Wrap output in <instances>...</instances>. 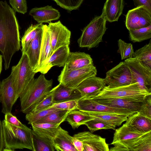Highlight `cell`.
Instances as JSON below:
<instances>
[{"mask_svg": "<svg viewBox=\"0 0 151 151\" xmlns=\"http://www.w3.org/2000/svg\"><path fill=\"white\" fill-rule=\"evenodd\" d=\"M32 127L45 129H51L59 127L60 124L50 123H34L31 124Z\"/></svg>", "mask_w": 151, "mask_h": 151, "instance_id": "ee69618b", "label": "cell"}, {"mask_svg": "<svg viewBox=\"0 0 151 151\" xmlns=\"http://www.w3.org/2000/svg\"><path fill=\"white\" fill-rule=\"evenodd\" d=\"M72 142L73 145L77 151H84L83 143L81 140L73 136Z\"/></svg>", "mask_w": 151, "mask_h": 151, "instance_id": "bcb514c9", "label": "cell"}, {"mask_svg": "<svg viewBox=\"0 0 151 151\" xmlns=\"http://www.w3.org/2000/svg\"><path fill=\"white\" fill-rule=\"evenodd\" d=\"M106 86L104 78L94 76L84 80L76 88L80 92L81 98L89 99L97 96Z\"/></svg>", "mask_w": 151, "mask_h": 151, "instance_id": "ac0fdd59", "label": "cell"}, {"mask_svg": "<svg viewBox=\"0 0 151 151\" xmlns=\"http://www.w3.org/2000/svg\"><path fill=\"white\" fill-rule=\"evenodd\" d=\"M106 20L103 14L96 17L82 31L78 40L81 47L88 50L96 47L102 41V37L107 29Z\"/></svg>", "mask_w": 151, "mask_h": 151, "instance_id": "277c9868", "label": "cell"}, {"mask_svg": "<svg viewBox=\"0 0 151 151\" xmlns=\"http://www.w3.org/2000/svg\"><path fill=\"white\" fill-rule=\"evenodd\" d=\"M4 144L2 132V122L0 119V151H3Z\"/></svg>", "mask_w": 151, "mask_h": 151, "instance_id": "7dc6e473", "label": "cell"}, {"mask_svg": "<svg viewBox=\"0 0 151 151\" xmlns=\"http://www.w3.org/2000/svg\"><path fill=\"white\" fill-rule=\"evenodd\" d=\"M97 69L93 65L78 69L67 70L64 68L58 76V80L64 86L75 88L83 81L96 76Z\"/></svg>", "mask_w": 151, "mask_h": 151, "instance_id": "ba28073f", "label": "cell"}, {"mask_svg": "<svg viewBox=\"0 0 151 151\" xmlns=\"http://www.w3.org/2000/svg\"><path fill=\"white\" fill-rule=\"evenodd\" d=\"M5 114L4 119L10 124L25 129L28 127L20 122L15 116L12 114L11 113H8Z\"/></svg>", "mask_w": 151, "mask_h": 151, "instance_id": "7bdbcfd3", "label": "cell"}, {"mask_svg": "<svg viewBox=\"0 0 151 151\" xmlns=\"http://www.w3.org/2000/svg\"><path fill=\"white\" fill-rule=\"evenodd\" d=\"M151 24V12L144 6L136 7L128 12L125 25L128 30L147 27Z\"/></svg>", "mask_w": 151, "mask_h": 151, "instance_id": "4fadbf2b", "label": "cell"}, {"mask_svg": "<svg viewBox=\"0 0 151 151\" xmlns=\"http://www.w3.org/2000/svg\"><path fill=\"white\" fill-rule=\"evenodd\" d=\"M53 83L52 79H47L43 74L33 79L19 97L21 111L30 112L52 89Z\"/></svg>", "mask_w": 151, "mask_h": 151, "instance_id": "3957f363", "label": "cell"}, {"mask_svg": "<svg viewBox=\"0 0 151 151\" xmlns=\"http://www.w3.org/2000/svg\"><path fill=\"white\" fill-rule=\"evenodd\" d=\"M125 123L139 132L146 133L151 131V119L140 115L137 112L129 116Z\"/></svg>", "mask_w": 151, "mask_h": 151, "instance_id": "484cf974", "label": "cell"}, {"mask_svg": "<svg viewBox=\"0 0 151 151\" xmlns=\"http://www.w3.org/2000/svg\"><path fill=\"white\" fill-rule=\"evenodd\" d=\"M60 7L69 11L77 9L83 0H53Z\"/></svg>", "mask_w": 151, "mask_h": 151, "instance_id": "f35d334b", "label": "cell"}, {"mask_svg": "<svg viewBox=\"0 0 151 151\" xmlns=\"http://www.w3.org/2000/svg\"><path fill=\"white\" fill-rule=\"evenodd\" d=\"M73 137L83 142L84 151H109V145L106 139L89 131L80 132Z\"/></svg>", "mask_w": 151, "mask_h": 151, "instance_id": "2e32d148", "label": "cell"}, {"mask_svg": "<svg viewBox=\"0 0 151 151\" xmlns=\"http://www.w3.org/2000/svg\"><path fill=\"white\" fill-rule=\"evenodd\" d=\"M70 111H71L68 110H58L35 123H50L61 124L65 121L66 117Z\"/></svg>", "mask_w": 151, "mask_h": 151, "instance_id": "836d02e7", "label": "cell"}, {"mask_svg": "<svg viewBox=\"0 0 151 151\" xmlns=\"http://www.w3.org/2000/svg\"><path fill=\"white\" fill-rule=\"evenodd\" d=\"M93 119L86 112L76 109L71 111L69 113L65 120L73 129H75Z\"/></svg>", "mask_w": 151, "mask_h": 151, "instance_id": "f546056e", "label": "cell"}, {"mask_svg": "<svg viewBox=\"0 0 151 151\" xmlns=\"http://www.w3.org/2000/svg\"><path fill=\"white\" fill-rule=\"evenodd\" d=\"M47 27L51 45V55L58 48L69 46L71 32L60 21L54 23L50 22Z\"/></svg>", "mask_w": 151, "mask_h": 151, "instance_id": "8fae6325", "label": "cell"}, {"mask_svg": "<svg viewBox=\"0 0 151 151\" xmlns=\"http://www.w3.org/2000/svg\"><path fill=\"white\" fill-rule=\"evenodd\" d=\"M145 133L135 130L125 123L122 126L115 129L113 140L111 144L114 146L109 149V151H125L129 143Z\"/></svg>", "mask_w": 151, "mask_h": 151, "instance_id": "5bb4252c", "label": "cell"}, {"mask_svg": "<svg viewBox=\"0 0 151 151\" xmlns=\"http://www.w3.org/2000/svg\"><path fill=\"white\" fill-rule=\"evenodd\" d=\"M77 109L88 112L113 113L131 115L136 112L129 110L112 108L100 104L91 99L81 98L78 101Z\"/></svg>", "mask_w": 151, "mask_h": 151, "instance_id": "e0dca14e", "label": "cell"}, {"mask_svg": "<svg viewBox=\"0 0 151 151\" xmlns=\"http://www.w3.org/2000/svg\"><path fill=\"white\" fill-rule=\"evenodd\" d=\"M29 14L38 23L48 22L58 19L60 16L58 11L51 6L35 7L29 12Z\"/></svg>", "mask_w": 151, "mask_h": 151, "instance_id": "44dd1931", "label": "cell"}, {"mask_svg": "<svg viewBox=\"0 0 151 151\" xmlns=\"http://www.w3.org/2000/svg\"><path fill=\"white\" fill-rule=\"evenodd\" d=\"M43 31V27L32 41L25 52L34 72L39 62Z\"/></svg>", "mask_w": 151, "mask_h": 151, "instance_id": "603a6c76", "label": "cell"}, {"mask_svg": "<svg viewBox=\"0 0 151 151\" xmlns=\"http://www.w3.org/2000/svg\"><path fill=\"white\" fill-rule=\"evenodd\" d=\"M89 99L108 106L126 109L136 113L140 109L143 101L133 98L117 97H94Z\"/></svg>", "mask_w": 151, "mask_h": 151, "instance_id": "9a60e30c", "label": "cell"}, {"mask_svg": "<svg viewBox=\"0 0 151 151\" xmlns=\"http://www.w3.org/2000/svg\"><path fill=\"white\" fill-rule=\"evenodd\" d=\"M137 58L144 66L151 70V40L149 43L134 52Z\"/></svg>", "mask_w": 151, "mask_h": 151, "instance_id": "1f68e13d", "label": "cell"}, {"mask_svg": "<svg viewBox=\"0 0 151 151\" xmlns=\"http://www.w3.org/2000/svg\"><path fill=\"white\" fill-rule=\"evenodd\" d=\"M2 56L0 55V74L2 70Z\"/></svg>", "mask_w": 151, "mask_h": 151, "instance_id": "c3c4849f", "label": "cell"}, {"mask_svg": "<svg viewBox=\"0 0 151 151\" xmlns=\"http://www.w3.org/2000/svg\"><path fill=\"white\" fill-rule=\"evenodd\" d=\"M47 26L46 24H43L39 59L37 66L34 71L35 73V71L51 55V45Z\"/></svg>", "mask_w": 151, "mask_h": 151, "instance_id": "f1b7e54d", "label": "cell"}, {"mask_svg": "<svg viewBox=\"0 0 151 151\" xmlns=\"http://www.w3.org/2000/svg\"><path fill=\"white\" fill-rule=\"evenodd\" d=\"M59 110L54 108L46 109L37 112H29L26 114L25 118L28 124H31L43 118L52 112Z\"/></svg>", "mask_w": 151, "mask_h": 151, "instance_id": "8d00e7d4", "label": "cell"}, {"mask_svg": "<svg viewBox=\"0 0 151 151\" xmlns=\"http://www.w3.org/2000/svg\"><path fill=\"white\" fill-rule=\"evenodd\" d=\"M118 45L117 52L120 54L122 60L134 57V52L131 43H126L119 39L118 41Z\"/></svg>", "mask_w": 151, "mask_h": 151, "instance_id": "d590c367", "label": "cell"}, {"mask_svg": "<svg viewBox=\"0 0 151 151\" xmlns=\"http://www.w3.org/2000/svg\"><path fill=\"white\" fill-rule=\"evenodd\" d=\"M79 99L70 100L59 103H54L48 108H54L59 109L68 110L71 111L77 109L78 102Z\"/></svg>", "mask_w": 151, "mask_h": 151, "instance_id": "ab89813d", "label": "cell"}, {"mask_svg": "<svg viewBox=\"0 0 151 151\" xmlns=\"http://www.w3.org/2000/svg\"><path fill=\"white\" fill-rule=\"evenodd\" d=\"M17 64L18 68L14 81V85L17 99L19 97L34 77L36 73L31 68L27 55L22 53Z\"/></svg>", "mask_w": 151, "mask_h": 151, "instance_id": "9c48e42d", "label": "cell"}, {"mask_svg": "<svg viewBox=\"0 0 151 151\" xmlns=\"http://www.w3.org/2000/svg\"><path fill=\"white\" fill-rule=\"evenodd\" d=\"M92 133L102 129L115 130L116 127L95 119L87 122L85 124Z\"/></svg>", "mask_w": 151, "mask_h": 151, "instance_id": "74e56055", "label": "cell"}, {"mask_svg": "<svg viewBox=\"0 0 151 151\" xmlns=\"http://www.w3.org/2000/svg\"><path fill=\"white\" fill-rule=\"evenodd\" d=\"M20 47L19 25L15 12L6 1H0V51L8 69L13 55Z\"/></svg>", "mask_w": 151, "mask_h": 151, "instance_id": "6da1fadb", "label": "cell"}, {"mask_svg": "<svg viewBox=\"0 0 151 151\" xmlns=\"http://www.w3.org/2000/svg\"><path fill=\"white\" fill-rule=\"evenodd\" d=\"M18 68L17 64L13 66L10 76L0 82V103L2 112L5 114L11 113L13 106L17 99L14 81Z\"/></svg>", "mask_w": 151, "mask_h": 151, "instance_id": "52a82bcc", "label": "cell"}, {"mask_svg": "<svg viewBox=\"0 0 151 151\" xmlns=\"http://www.w3.org/2000/svg\"><path fill=\"white\" fill-rule=\"evenodd\" d=\"M54 87L52 88L41 101L37 103L30 111L37 112L48 108L54 103Z\"/></svg>", "mask_w": 151, "mask_h": 151, "instance_id": "e575fe53", "label": "cell"}, {"mask_svg": "<svg viewBox=\"0 0 151 151\" xmlns=\"http://www.w3.org/2000/svg\"><path fill=\"white\" fill-rule=\"evenodd\" d=\"M54 88V103L81 98L80 92L76 88L67 87L60 83Z\"/></svg>", "mask_w": 151, "mask_h": 151, "instance_id": "cb8c5ba5", "label": "cell"}, {"mask_svg": "<svg viewBox=\"0 0 151 151\" xmlns=\"http://www.w3.org/2000/svg\"><path fill=\"white\" fill-rule=\"evenodd\" d=\"M125 151H151V131L131 141L126 146Z\"/></svg>", "mask_w": 151, "mask_h": 151, "instance_id": "83f0119b", "label": "cell"}, {"mask_svg": "<svg viewBox=\"0 0 151 151\" xmlns=\"http://www.w3.org/2000/svg\"><path fill=\"white\" fill-rule=\"evenodd\" d=\"M93 65L90 55L83 52H70L63 68L71 70L84 68Z\"/></svg>", "mask_w": 151, "mask_h": 151, "instance_id": "ffe728a7", "label": "cell"}, {"mask_svg": "<svg viewBox=\"0 0 151 151\" xmlns=\"http://www.w3.org/2000/svg\"><path fill=\"white\" fill-rule=\"evenodd\" d=\"M43 26L42 23L31 24L25 31L22 39V51L25 53L29 45Z\"/></svg>", "mask_w": 151, "mask_h": 151, "instance_id": "4dcf8cb0", "label": "cell"}, {"mask_svg": "<svg viewBox=\"0 0 151 151\" xmlns=\"http://www.w3.org/2000/svg\"><path fill=\"white\" fill-rule=\"evenodd\" d=\"M93 119L114 127L119 126L126 121L129 115L113 113L85 111Z\"/></svg>", "mask_w": 151, "mask_h": 151, "instance_id": "4316f807", "label": "cell"}, {"mask_svg": "<svg viewBox=\"0 0 151 151\" xmlns=\"http://www.w3.org/2000/svg\"><path fill=\"white\" fill-rule=\"evenodd\" d=\"M132 0L136 7L144 6L151 12V0Z\"/></svg>", "mask_w": 151, "mask_h": 151, "instance_id": "f6af8a7d", "label": "cell"}, {"mask_svg": "<svg viewBox=\"0 0 151 151\" xmlns=\"http://www.w3.org/2000/svg\"><path fill=\"white\" fill-rule=\"evenodd\" d=\"M70 51L69 46L60 47L56 50L36 71L45 74L53 66L64 67Z\"/></svg>", "mask_w": 151, "mask_h": 151, "instance_id": "d6986e66", "label": "cell"}, {"mask_svg": "<svg viewBox=\"0 0 151 151\" xmlns=\"http://www.w3.org/2000/svg\"><path fill=\"white\" fill-rule=\"evenodd\" d=\"M151 94L146 96L140 109L137 113L140 115L151 119Z\"/></svg>", "mask_w": 151, "mask_h": 151, "instance_id": "60d3db41", "label": "cell"}, {"mask_svg": "<svg viewBox=\"0 0 151 151\" xmlns=\"http://www.w3.org/2000/svg\"><path fill=\"white\" fill-rule=\"evenodd\" d=\"M123 8V0H106L102 13L106 21L110 22L117 21Z\"/></svg>", "mask_w": 151, "mask_h": 151, "instance_id": "7402d4cb", "label": "cell"}, {"mask_svg": "<svg viewBox=\"0 0 151 151\" xmlns=\"http://www.w3.org/2000/svg\"><path fill=\"white\" fill-rule=\"evenodd\" d=\"M150 94L151 93L141 90L137 83H136L114 88H109L106 86L98 95L94 97L129 98L143 101L145 96Z\"/></svg>", "mask_w": 151, "mask_h": 151, "instance_id": "5b68a950", "label": "cell"}, {"mask_svg": "<svg viewBox=\"0 0 151 151\" xmlns=\"http://www.w3.org/2000/svg\"><path fill=\"white\" fill-rule=\"evenodd\" d=\"M129 39L133 42H140L151 38V24L145 27L129 30Z\"/></svg>", "mask_w": 151, "mask_h": 151, "instance_id": "d6a6232c", "label": "cell"}, {"mask_svg": "<svg viewBox=\"0 0 151 151\" xmlns=\"http://www.w3.org/2000/svg\"><path fill=\"white\" fill-rule=\"evenodd\" d=\"M124 62L130 70L132 83H137L141 90L151 93V70L135 57L127 59Z\"/></svg>", "mask_w": 151, "mask_h": 151, "instance_id": "8992f818", "label": "cell"}, {"mask_svg": "<svg viewBox=\"0 0 151 151\" xmlns=\"http://www.w3.org/2000/svg\"><path fill=\"white\" fill-rule=\"evenodd\" d=\"M106 74L104 79L108 88L117 87L133 83L130 70L124 61L120 62Z\"/></svg>", "mask_w": 151, "mask_h": 151, "instance_id": "30bf717a", "label": "cell"}, {"mask_svg": "<svg viewBox=\"0 0 151 151\" xmlns=\"http://www.w3.org/2000/svg\"><path fill=\"white\" fill-rule=\"evenodd\" d=\"M9 2L15 11L23 14L27 12V6L26 0H9Z\"/></svg>", "mask_w": 151, "mask_h": 151, "instance_id": "b9f144b4", "label": "cell"}, {"mask_svg": "<svg viewBox=\"0 0 151 151\" xmlns=\"http://www.w3.org/2000/svg\"><path fill=\"white\" fill-rule=\"evenodd\" d=\"M59 127L51 129L32 127L33 139L35 151L55 150L53 140L58 131Z\"/></svg>", "mask_w": 151, "mask_h": 151, "instance_id": "7c38bea8", "label": "cell"}, {"mask_svg": "<svg viewBox=\"0 0 151 151\" xmlns=\"http://www.w3.org/2000/svg\"><path fill=\"white\" fill-rule=\"evenodd\" d=\"M2 124L4 144L3 151L23 149L35 151L32 129L28 127L24 129L15 126L5 119Z\"/></svg>", "mask_w": 151, "mask_h": 151, "instance_id": "7a4b0ae2", "label": "cell"}, {"mask_svg": "<svg viewBox=\"0 0 151 151\" xmlns=\"http://www.w3.org/2000/svg\"><path fill=\"white\" fill-rule=\"evenodd\" d=\"M73 137L68 132L59 127L58 131L53 140L55 150L58 151H77L72 142Z\"/></svg>", "mask_w": 151, "mask_h": 151, "instance_id": "d4e9b609", "label": "cell"}]
</instances>
